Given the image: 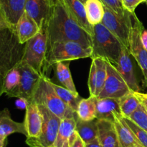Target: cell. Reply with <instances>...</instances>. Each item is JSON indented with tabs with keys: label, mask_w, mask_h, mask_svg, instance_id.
I'll return each mask as SVG.
<instances>
[{
	"label": "cell",
	"mask_w": 147,
	"mask_h": 147,
	"mask_svg": "<svg viewBox=\"0 0 147 147\" xmlns=\"http://www.w3.org/2000/svg\"><path fill=\"white\" fill-rule=\"evenodd\" d=\"M29 104V101L27 100L25 98L22 97H19L18 99L16 100L15 105L17 108L22 110H26L27 105Z\"/></svg>",
	"instance_id": "8d00e7d4"
},
{
	"label": "cell",
	"mask_w": 147,
	"mask_h": 147,
	"mask_svg": "<svg viewBox=\"0 0 147 147\" xmlns=\"http://www.w3.org/2000/svg\"><path fill=\"white\" fill-rule=\"evenodd\" d=\"M4 76L0 73V97L4 94Z\"/></svg>",
	"instance_id": "60d3db41"
},
{
	"label": "cell",
	"mask_w": 147,
	"mask_h": 147,
	"mask_svg": "<svg viewBox=\"0 0 147 147\" xmlns=\"http://www.w3.org/2000/svg\"><path fill=\"white\" fill-rule=\"evenodd\" d=\"M121 114L120 98H97L96 119L114 120V116Z\"/></svg>",
	"instance_id": "d6986e66"
},
{
	"label": "cell",
	"mask_w": 147,
	"mask_h": 147,
	"mask_svg": "<svg viewBox=\"0 0 147 147\" xmlns=\"http://www.w3.org/2000/svg\"><path fill=\"white\" fill-rule=\"evenodd\" d=\"M88 21L92 26L100 24L105 13V7L100 0H87L84 4Z\"/></svg>",
	"instance_id": "d4e9b609"
},
{
	"label": "cell",
	"mask_w": 147,
	"mask_h": 147,
	"mask_svg": "<svg viewBox=\"0 0 147 147\" xmlns=\"http://www.w3.org/2000/svg\"><path fill=\"white\" fill-rule=\"evenodd\" d=\"M145 3H146V4L147 5V0H146V1H145Z\"/></svg>",
	"instance_id": "f6af8a7d"
},
{
	"label": "cell",
	"mask_w": 147,
	"mask_h": 147,
	"mask_svg": "<svg viewBox=\"0 0 147 147\" xmlns=\"http://www.w3.org/2000/svg\"></svg>",
	"instance_id": "c3c4849f"
},
{
	"label": "cell",
	"mask_w": 147,
	"mask_h": 147,
	"mask_svg": "<svg viewBox=\"0 0 147 147\" xmlns=\"http://www.w3.org/2000/svg\"><path fill=\"white\" fill-rule=\"evenodd\" d=\"M144 30L142 22L135 13L133 14V27L130 40L131 55L135 59L140 67L144 78V84L147 87V50L142 44L141 35Z\"/></svg>",
	"instance_id": "30bf717a"
},
{
	"label": "cell",
	"mask_w": 147,
	"mask_h": 147,
	"mask_svg": "<svg viewBox=\"0 0 147 147\" xmlns=\"http://www.w3.org/2000/svg\"><path fill=\"white\" fill-rule=\"evenodd\" d=\"M24 124L27 131V138H36L40 135L42 127L43 118L39 105L36 102H29L26 108Z\"/></svg>",
	"instance_id": "5bb4252c"
},
{
	"label": "cell",
	"mask_w": 147,
	"mask_h": 147,
	"mask_svg": "<svg viewBox=\"0 0 147 147\" xmlns=\"http://www.w3.org/2000/svg\"><path fill=\"white\" fill-rule=\"evenodd\" d=\"M26 0H1L0 12L9 24L15 27L19 19L24 12Z\"/></svg>",
	"instance_id": "ffe728a7"
},
{
	"label": "cell",
	"mask_w": 147,
	"mask_h": 147,
	"mask_svg": "<svg viewBox=\"0 0 147 147\" xmlns=\"http://www.w3.org/2000/svg\"><path fill=\"white\" fill-rule=\"evenodd\" d=\"M6 139H7V138H4V137L0 135V147H4V144H5Z\"/></svg>",
	"instance_id": "b9f144b4"
},
{
	"label": "cell",
	"mask_w": 147,
	"mask_h": 147,
	"mask_svg": "<svg viewBox=\"0 0 147 147\" xmlns=\"http://www.w3.org/2000/svg\"><path fill=\"white\" fill-rule=\"evenodd\" d=\"M50 84L54 89L55 92H56L59 97L69 107L71 108L73 111L76 112L78 105L79 102L81 100L82 97L79 94H75L70 91L69 89H66L64 86L55 84L50 80Z\"/></svg>",
	"instance_id": "83f0119b"
},
{
	"label": "cell",
	"mask_w": 147,
	"mask_h": 147,
	"mask_svg": "<svg viewBox=\"0 0 147 147\" xmlns=\"http://www.w3.org/2000/svg\"><path fill=\"white\" fill-rule=\"evenodd\" d=\"M46 30L48 45L57 41H75L85 47H91V36L72 18L60 0L53 6Z\"/></svg>",
	"instance_id": "6da1fadb"
},
{
	"label": "cell",
	"mask_w": 147,
	"mask_h": 147,
	"mask_svg": "<svg viewBox=\"0 0 147 147\" xmlns=\"http://www.w3.org/2000/svg\"><path fill=\"white\" fill-rule=\"evenodd\" d=\"M135 96L139 99L141 105L144 108L147 112V93H143L142 92H133Z\"/></svg>",
	"instance_id": "d590c367"
},
{
	"label": "cell",
	"mask_w": 147,
	"mask_h": 147,
	"mask_svg": "<svg viewBox=\"0 0 147 147\" xmlns=\"http://www.w3.org/2000/svg\"><path fill=\"white\" fill-rule=\"evenodd\" d=\"M139 105L140 102L133 92L120 98V110L121 116L129 118L131 115L137 110Z\"/></svg>",
	"instance_id": "f1b7e54d"
},
{
	"label": "cell",
	"mask_w": 147,
	"mask_h": 147,
	"mask_svg": "<svg viewBox=\"0 0 147 147\" xmlns=\"http://www.w3.org/2000/svg\"><path fill=\"white\" fill-rule=\"evenodd\" d=\"M131 56L129 49L123 46L114 66L132 92H141Z\"/></svg>",
	"instance_id": "7c38bea8"
},
{
	"label": "cell",
	"mask_w": 147,
	"mask_h": 147,
	"mask_svg": "<svg viewBox=\"0 0 147 147\" xmlns=\"http://www.w3.org/2000/svg\"><path fill=\"white\" fill-rule=\"evenodd\" d=\"M90 59L103 58L115 65L123 46L102 23L93 26Z\"/></svg>",
	"instance_id": "7a4b0ae2"
},
{
	"label": "cell",
	"mask_w": 147,
	"mask_h": 147,
	"mask_svg": "<svg viewBox=\"0 0 147 147\" xmlns=\"http://www.w3.org/2000/svg\"><path fill=\"white\" fill-rule=\"evenodd\" d=\"M31 101L45 106L61 120L74 118L76 115V112L59 97L50 84V79L46 76L42 77Z\"/></svg>",
	"instance_id": "277c9868"
},
{
	"label": "cell",
	"mask_w": 147,
	"mask_h": 147,
	"mask_svg": "<svg viewBox=\"0 0 147 147\" xmlns=\"http://www.w3.org/2000/svg\"><path fill=\"white\" fill-rule=\"evenodd\" d=\"M15 28L19 42L22 45H24L29 40L37 35L41 30L37 22L26 12L23 13L19 19Z\"/></svg>",
	"instance_id": "e0dca14e"
},
{
	"label": "cell",
	"mask_w": 147,
	"mask_h": 147,
	"mask_svg": "<svg viewBox=\"0 0 147 147\" xmlns=\"http://www.w3.org/2000/svg\"><path fill=\"white\" fill-rule=\"evenodd\" d=\"M75 117L61 120L57 138L53 146L69 147V141L76 131V122Z\"/></svg>",
	"instance_id": "7402d4cb"
},
{
	"label": "cell",
	"mask_w": 147,
	"mask_h": 147,
	"mask_svg": "<svg viewBox=\"0 0 147 147\" xmlns=\"http://www.w3.org/2000/svg\"><path fill=\"white\" fill-rule=\"evenodd\" d=\"M146 0H121L123 7L131 13H135L136 7L142 3L145 2Z\"/></svg>",
	"instance_id": "836d02e7"
},
{
	"label": "cell",
	"mask_w": 147,
	"mask_h": 147,
	"mask_svg": "<svg viewBox=\"0 0 147 147\" xmlns=\"http://www.w3.org/2000/svg\"><path fill=\"white\" fill-rule=\"evenodd\" d=\"M48 48L46 24L41 27L40 32L24 44L21 61L31 66L43 76L45 75V63Z\"/></svg>",
	"instance_id": "8992f818"
},
{
	"label": "cell",
	"mask_w": 147,
	"mask_h": 147,
	"mask_svg": "<svg viewBox=\"0 0 147 147\" xmlns=\"http://www.w3.org/2000/svg\"><path fill=\"white\" fill-rule=\"evenodd\" d=\"M24 46L19 42L15 27L0 28V73L3 76L21 61Z\"/></svg>",
	"instance_id": "3957f363"
},
{
	"label": "cell",
	"mask_w": 147,
	"mask_h": 147,
	"mask_svg": "<svg viewBox=\"0 0 147 147\" xmlns=\"http://www.w3.org/2000/svg\"><path fill=\"white\" fill-rule=\"evenodd\" d=\"M60 1L63 3L72 18L78 24L81 28H83L86 33L92 36L93 33V26H92L88 21L84 4L82 3L80 0H60Z\"/></svg>",
	"instance_id": "9a60e30c"
},
{
	"label": "cell",
	"mask_w": 147,
	"mask_h": 147,
	"mask_svg": "<svg viewBox=\"0 0 147 147\" xmlns=\"http://www.w3.org/2000/svg\"><path fill=\"white\" fill-rule=\"evenodd\" d=\"M88 86L90 96L97 97H96V66L93 59H92L90 71H89Z\"/></svg>",
	"instance_id": "d6a6232c"
},
{
	"label": "cell",
	"mask_w": 147,
	"mask_h": 147,
	"mask_svg": "<svg viewBox=\"0 0 147 147\" xmlns=\"http://www.w3.org/2000/svg\"><path fill=\"white\" fill-rule=\"evenodd\" d=\"M53 2H54V4H55V3L57 1V0H53Z\"/></svg>",
	"instance_id": "ee69618b"
},
{
	"label": "cell",
	"mask_w": 147,
	"mask_h": 147,
	"mask_svg": "<svg viewBox=\"0 0 147 147\" xmlns=\"http://www.w3.org/2000/svg\"><path fill=\"white\" fill-rule=\"evenodd\" d=\"M100 1L103 3L104 7L109 8L119 16L124 17L131 13L123 7L121 0H100Z\"/></svg>",
	"instance_id": "1f68e13d"
},
{
	"label": "cell",
	"mask_w": 147,
	"mask_h": 147,
	"mask_svg": "<svg viewBox=\"0 0 147 147\" xmlns=\"http://www.w3.org/2000/svg\"><path fill=\"white\" fill-rule=\"evenodd\" d=\"M133 14L130 13L128 15L121 17L105 7L104 16L101 22L128 49L130 47Z\"/></svg>",
	"instance_id": "ba28073f"
},
{
	"label": "cell",
	"mask_w": 147,
	"mask_h": 147,
	"mask_svg": "<svg viewBox=\"0 0 147 147\" xmlns=\"http://www.w3.org/2000/svg\"><path fill=\"white\" fill-rule=\"evenodd\" d=\"M54 4L53 0H26L24 12L41 27L47 24Z\"/></svg>",
	"instance_id": "4fadbf2b"
},
{
	"label": "cell",
	"mask_w": 147,
	"mask_h": 147,
	"mask_svg": "<svg viewBox=\"0 0 147 147\" xmlns=\"http://www.w3.org/2000/svg\"><path fill=\"white\" fill-rule=\"evenodd\" d=\"M76 131L85 143L89 144L98 138V119L83 121L79 119L76 114Z\"/></svg>",
	"instance_id": "603a6c76"
},
{
	"label": "cell",
	"mask_w": 147,
	"mask_h": 147,
	"mask_svg": "<svg viewBox=\"0 0 147 147\" xmlns=\"http://www.w3.org/2000/svg\"><path fill=\"white\" fill-rule=\"evenodd\" d=\"M7 26H11V25L9 24V22L7 21L5 17H4V15H3V14L1 13V12H0V28H1V27H7Z\"/></svg>",
	"instance_id": "f35d334b"
},
{
	"label": "cell",
	"mask_w": 147,
	"mask_h": 147,
	"mask_svg": "<svg viewBox=\"0 0 147 147\" xmlns=\"http://www.w3.org/2000/svg\"><path fill=\"white\" fill-rule=\"evenodd\" d=\"M129 118L147 132V112L141 104L137 110L133 112Z\"/></svg>",
	"instance_id": "f546056e"
},
{
	"label": "cell",
	"mask_w": 147,
	"mask_h": 147,
	"mask_svg": "<svg viewBox=\"0 0 147 147\" xmlns=\"http://www.w3.org/2000/svg\"><path fill=\"white\" fill-rule=\"evenodd\" d=\"M0 8H1V0H0Z\"/></svg>",
	"instance_id": "bcb514c9"
},
{
	"label": "cell",
	"mask_w": 147,
	"mask_h": 147,
	"mask_svg": "<svg viewBox=\"0 0 147 147\" xmlns=\"http://www.w3.org/2000/svg\"><path fill=\"white\" fill-rule=\"evenodd\" d=\"M92 47L87 48L75 41H57L48 45L45 70L59 62L90 58Z\"/></svg>",
	"instance_id": "5b68a950"
},
{
	"label": "cell",
	"mask_w": 147,
	"mask_h": 147,
	"mask_svg": "<svg viewBox=\"0 0 147 147\" xmlns=\"http://www.w3.org/2000/svg\"><path fill=\"white\" fill-rule=\"evenodd\" d=\"M107 76L104 86L97 98H121L132 92L113 63L106 61Z\"/></svg>",
	"instance_id": "9c48e42d"
},
{
	"label": "cell",
	"mask_w": 147,
	"mask_h": 147,
	"mask_svg": "<svg viewBox=\"0 0 147 147\" xmlns=\"http://www.w3.org/2000/svg\"><path fill=\"white\" fill-rule=\"evenodd\" d=\"M52 147H55V146H52Z\"/></svg>",
	"instance_id": "7dc6e473"
},
{
	"label": "cell",
	"mask_w": 147,
	"mask_h": 147,
	"mask_svg": "<svg viewBox=\"0 0 147 147\" xmlns=\"http://www.w3.org/2000/svg\"><path fill=\"white\" fill-rule=\"evenodd\" d=\"M96 101L97 97L90 96L88 98H82L76 110L79 119L83 121H90L96 119Z\"/></svg>",
	"instance_id": "484cf974"
},
{
	"label": "cell",
	"mask_w": 147,
	"mask_h": 147,
	"mask_svg": "<svg viewBox=\"0 0 147 147\" xmlns=\"http://www.w3.org/2000/svg\"><path fill=\"white\" fill-rule=\"evenodd\" d=\"M38 105L43 118L41 132L36 138H27L26 144L30 147H52L55 142L61 119L45 106Z\"/></svg>",
	"instance_id": "52a82bcc"
},
{
	"label": "cell",
	"mask_w": 147,
	"mask_h": 147,
	"mask_svg": "<svg viewBox=\"0 0 147 147\" xmlns=\"http://www.w3.org/2000/svg\"><path fill=\"white\" fill-rule=\"evenodd\" d=\"M121 147H143L120 114L114 116L113 120Z\"/></svg>",
	"instance_id": "ac0fdd59"
},
{
	"label": "cell",
	"mask_w": 147,
	"mask_h": 147,
	"mask_svg": "<svg viewBox=\"0 0 147 147\" xmlns=\"http://www.w3.org/2000/svg\"><path fill=\"white\" fill-rule=\"evenodd\" d=\"M20 73L14 66L4 76V93L9 97H16L20 83Z\"/></svg>",
	"instance_id": "4316f807"
},
{
	"label": "cell",
	"mask_w": 147,
	"mask_h": 147,
	"mask_svg": "<svg viewBox=\"0 0 147 147\" xmlns=\"http://www.w3.org/2000/svg\"><path fill=\"white\" fill-rule=\"evenodd\" d=\"M80 1H81L82 3H83V4H85V3L86 2V1H87V0H80Z\"/></svg>",
	"instance_id": "7bdbcfd3"
},
{
	"label": "cell",
	"mask_w": 147,
	"mask_h": 147,
	"mask_svg": "<svg viewBox=\"0 0 147 147\" xmlns=\"http://www.w3.org/2000/svg\"><path fill=\"white\" fill-rule=\"evenodd\" d=\"M141 40H142V44L144 46L145 48L147 50V30H144L141 35Z\"/></svg>",
	"instance_id": "74e56055"
},
{
	"label": "cell",
	"mask_w": 147,
	"mask_h": 147,
	"mask_svg": "<svg viewBox=\"0 0 147 147\" xmlns=\"http://www.w3.org/2000/svg\"><path fill=\"white\" fill-rule=\"evenodd\" d=\"M70 61L59 62L53 65L55 73L61 85L75 94H78L69 68Z\"/></svg>",
	"instance_id": "cb8c5ba5"
},
{
	"label": "cell",
	"mask_w": 147,
	"mask_h": 147,
	"mask_svg": "<svg viewBox=\"0 0 147 147\" xmlns=\"http://www.w3.org/2000/svg\"><path fill=\"white\" fill-rule=\"evenodd\" d=\"M123 117V116H122ZM123 120L125 122L127 123L129 128L132 130L134 133L135 135L136 136L137 139L140 142V144L143 146V147H147V132L141 128L140 127L138 126L136 123L133 122L130 118H124L123 117Z\"/></svg>",
	"instance_id": "4dcf8cb0"
},
{
	"label": "cell",
	"mask_w": 147,
	"mask_h": 147,
	"mask_svg": "<svg viewBox=\"0 0 147 147\" xmlns=\"http://www.w3.org/2000/svg\"><path fill=\"white\" fill-rule=\"evenodd\" d=\"M14 133H22L27 136V131L24 122H16L11 119L10 112L7 108L0 110V135L7 138Z\"/></svg>",
	"instance_id": "44dd1931"
},
{
	"label": "cell",
	"mask_w": 147,
	"mask_h": 147,
	"mask_svg": "<svg viewBox=\"0 0 147 147\" xmlns=\"http://www.w3.org/2000/svg\"><path fill=\"white\" fill-rule=\"evenodd\" d=\"M16 67L20 71L21 76L16 97L25 98L30 102L43 75L39 74L31 66L21 61L16 65Z\"/></svg>",
	"instance_id": "8fae6325"
},
{
	"label": "cell",
	"mask_w": 147,
	"mask_h": 147,
	"mask_svg": "<svg viewBox=\"0 0 147 147\" xmlns=\"http://www.w3.org/2000/svg\"><path fill=\"white\" fill-rule=\"evenodd\" d=\"M69 147H86V143L76 131H75L69 141Z\"/></svg>",
	"instance_id": "e575fe53"
},
{
	"label": "cell",
	"mask_w": 147,
	"mask_h": 147,
	"mask_svg": "<svg viewBox=\"0 0 147 147\" xmlns=\"http://www.w3.org/2000/svg\"><path fill=\"white\" fill-rule=\"evenodd\" d=\"M86 147H101V146H100V144H99L98 138H96V139H95L94 141H93L92 142L89 143V144H86Z\"/></svg>",
	"instance_id": "ab89813d"
},
{
	"label": "cell",
	"mask_w": 147,
	"mask_h": 147,
	"mask_svg": "<svg viewBox=\"0 0 147 147\" xmlns=\"http://www.w3.org/2000/svg\"><path fill=\"white\" fill-rule=\"evenodd\" d=\"M97 138L101 147H121L113 121L98 120Z\"/></svg>",
	"instance_id": "2e32d148"
}]
</instances>
